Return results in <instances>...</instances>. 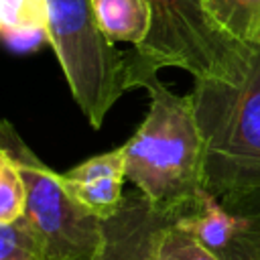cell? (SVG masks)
Instances as JSON below:
<instances>
[{"instance_id": "6da1fadb", "label": "cell", "mask_w": 260, "mask_h": 260, "mask_svg": "<svg viewBox=\"0 0 260 260\" xmlns=\"http://www.w3.org/2000/svg\"><path fill=\"white\" fill-rule=\"evenodd\" d=\"M130 87L150 95L148 112L122 146L126 179L146 201L173 223L183 217L205 191V146L191 95L173 93L154 69L128 57Z\"/></svg>"}, {"instance_id": "7a4b0ae2", "label": "cell", "mask_w": 260, "mask_h": 260, "mask_svg": "<svg viewBox=\"0 0 260 260\" xmlns=\"http://www.w3.org/2000/svg\"><path fill=\"white\" fill-rule=\"evenodd\" d=\"M189 95L205 146V191L230 211L260 213V49L242 81H195Z\"/></svg>"}, {"instance_id": "3957f363", "label": "cell", "mask_w": 260, "mask_h": 260, "mask_svg": "<svg viewBox=\"0 0 260 260\" xmlns=\"http://www.w3.org/2000/svg\"><path fill=\"white\" fill-rule=\"evenodd\" d=\"M152 24L130 59L142 67H181L195 81L244 79L256 49L223 32L205 8V0H148Z\"/></svg>"}, {"instance_id": "277c9868", "label": "cell", "mask_w": 260, "mask_h": 260, "mask_svg": "<svg viewBox=\"0 0 260 260\" xmlns=\"http://www.w3.org/2000/svg\"><path fill=\"white\" fill-rule=\"evenodd\" d=\"M47 16L49 45L71 95L98 130L110 108L130 89L128 57L100 28L91 0H47Z\"/></svg>"}, {"instance_id": "5b68a950", "label": "cell", "mask_w": 260, "mask_h": 260, "mask_svg": "<svg viewBox=\"0 0 260 260\" xmlns=\"http://www.w3.org/2000/svg\"><path fill=\"white\" fill-rule=\"evenodd\" d=\"M0 148L20 167L26 183L24 215L39 232L47 260H89L102 238V219L91 215L20 138L14 126L0 124Z\"/></svg>"}, {"instance_id": "8992f818", "label": "cell", "mask_w": 260, "mask_h": 260, "mask_svg": "<svg viewBox=\"0 0 260 260\" xmlns=\"http://www.w3.org/2000/svg\"><path fill=\"white\" fill-rule=\"evenodd\" d=\"M219 260H260V213L225 209L207 191L175 221Z\"/></svg>"}, {"instance_id": "52a82bcc", "label": "cell", "mask_w": 260, "mask_h": 260, "mask_svg": "<svg viewBox=\"0 0 260 260\" xmlns=\"http://www.w3.org/2000/svg\"><path fill=\"white\" fill-rule=\"evenodd\" d=\"M171 223L142 193L124 195L120 209L102 221V238L89 260H156L160 238Z\"/></svg>"}, {"instance_id": "ba28073f", "label": "cell", "mask_w": 260, "mask_h": 260, "mask_svg": "<svg viewBox=\"0 0 260 260\" xmlns=\"http://www.w3.org/2000/svg\"><path fill=\"white\" fill-rule=\"evenodd\" d=\"M61 181L91 215L102 221L112 217L124 201V148L120 146L75 165L71 171L61 175Z\"/></svg>"}, {"instance_id": "9c48e42d", "label": "cell", "mask_w": 260, "mask_h": 260, "mask_svg": "<svg viewBox=\"0 0 260 260\" xmlns=\"http://www.w3.org/2000/svg\"><path fill=\"white\" fill-rule=\"evenodd\" d=\"M0 32L16 53L37 51L49 43L47 0H0Z\"/></svg>"}, {"instance_id": "30bf717a", "label": "cell", "mask_w": 260, "mask_h": 260, "mask_svg": "<svg viewBox=\"0 0 260 260\" xmlns=\"http://www.w3.org/2000/svg\"><path fill=\"white\" fill-rule=\"evenodd\" d=\"M95 18L104 35L116 43H132L138 47L152 24L148 0H91Z\"/></svg>"}, {"instance_id": "8fae6325", "label": "cell", "mask_w": 260, "mask_h": 260, "mask_svg": "<svg viewBox=\"0 0 260 260\" xmlns=\"http://www.w3.org/2000/svg\"><path fill=\"white\" fill-rule=\"evenodd\" d=\"M205 8L232 39L260 49V0H205Z\"/></svg>"}, {"instance_id": "7c38bea8", "label": "cell", "mask_w": 260, "mask_h": 260, "mask_svg": "<svg viewBox=\"0 0 260 260\" xmlns=\"http://www.w3.org/2000/svg\"><path fill=\"white\" fill-rule=\"evenodd\" d=\"M0 260H47L45 244L26 215L0 223Z\"/></svg>"}, {"instance_id": "4fadbf2b", "label": "cell", "mask_w": 260, "mask_h": 260, "mask_svg": "<svg viewBox=\"0 0 260 260\" xmlns=\"http://www.w3.org/2000/svg\"><path fill=\"white\" fill-rule=\"evenodd\" d=\"M26 211V183L14 158L0 148V223H10Z\"/></svg>"}, {"instance_id": "5bb4252c", "label": "cell", "mask_w": 260, "mask_h": 260, "mask_svg": "<svg viewBox=\"0 0 260 260\" xmlns=\"http://www.w3.org/2000/svg\"><path fill=\"white\" fill-rule=\"evenodd\" d=\"M156 260H219V258L213 252H209L187 230L179 228L177 223H171L160 238Z\"/></svg>"}]
</instances>
